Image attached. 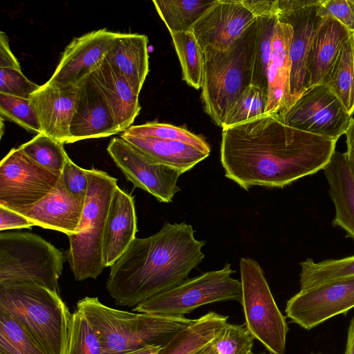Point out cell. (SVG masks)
<instances>
[{
    "label": "cell",
    "instance_id": "6da1fadb",
    "mask_svg": "<svg viewBox=\"0 0 354 354\" xmlns=\"http://www.w3.org/2000/svg\"><path fill=\"white\" fill-rule=\"evenodd\" d=\"M336 142L265 113L222 130L221 162L225 177L245 190L282 188L324 169Z\"/></svg>",
    "mask_w": 354,
    "mask_h": 354
},
{
    "label": "cell",
    "instance_id": "7a4b0ae2",
    "mask_svg": "<svg viewBox=\"0 0 354 354\" xmlns=\"http://www.w3.org/2000/svg\"><path fill=\"white\" fill-rule=\"evenodd\" d=\"M194 232L186 223L166 222L155 234L135 238L111 266L106 287L115 304L136 306L188 279L205 257L206 242Z\"/></svg>",
    "mask_w": 354,
    "mask_h": 354
},
{
    "label": "cell",
    "instance_id": "3957f363",
    "mask_svg": "<svg viewBox=\"0 0 354 354\" xmlns=\"http://www.w3.org/2000/svg\"><path fill=\"white\" fill-rule=\"evenodd\" d=\"M95 331L102 354H121L153 346L163 347L196 319L184 316L133 313L110 308L97 297H86L77 303Z\"/></svg>",
    "mask_w": 354,
    "mask_h": 354
},
{
    "label": "cell",
    "instance_id": "277c9868",
    "mask_svg": "<svg viewBox=\"0 0 354 354\" xmlns=\"http://www.w3.org/2000/svg\"><path fill=\"white\" fill-rule=\"evenodd\" d=\"M0 312L19 322L46 354H68L73 314L59 293L32 282L1 283Z\"/></svg>",
    "mask_w": 354,
    "mask_h": 354
},
{
    "label": "cell",
    "instance_id": "5b68a950",
    "mask_svg": "<svg viewBox=\"0 0 354 354\" xmlns=\"http://www.w3.org/2000/svg\"><path fill=\"white\" fill-rule=\"evenodd\" d=\"M257 19L227 50L203 49L201 97L205 112L222 127L225 115L243 91L251 85Z\"/></svg>",
    "mask_w": 354,
    "mask_h": 354
},
{
    "label": "cell",
    "instance_id": "8992f818",
    "mask_svg": "<svg viewBox=\"0 0 354 354\" xmlns=\"http://www.w3.org/2000/svg\"><path fill=\"white\" fill-rule=\"evenodd\" d=\"M88 186L78 232L68 236L66 258L75 279H96L105 268L103 236L117 179L95 169H86Z\"/></svg>",
    "mask_w": 354,
    "mask_h": 354
},
{
    "label": "cell",
    "instance_id": "52a82bcc",
    "mask_svg": "<svg viewBox=\"0 0 354 354\" xmlns=\"http://www.w3.org/2000/svg\"><path fill=\"white\" fill-rule=\"evenodd\" d=\"M64 261L62 252L39 235L0 234V284L32 282L59 293Z\"/></svg>",
    "mask_w": 354,
    "mask_h": 354
},
{
    "label": "cell",
    "instance_id": "ba28073f",
    "mask_svg": "<svg viewBox=\"0 0 354 354\" xmlns=\"http://www.w3.org/2000/svg\"><path fill=\"white\" fill-rule=\"evenodd\" d=\"M235 272L227 263L221 269L205 272L152 296L136 306L139 313L184 316L201 306L235 300L241 303V282L231 277Z\"/></svg>",
    "mask_w": 354,
    "mask_h": 354
},
{
    "label": "cell",
    "instance_id": "9c48e42d",
    "mask_svg": "<svg viewBox=\"0 0 354 354\" xmlns=\"http://www.w3.org/2000/svg\"><path fill=\"white\" fill-rule=\"evenodd\" d=\"M239 265L245 325L270 354H285L289 328L261 267L255 260L245 257L240 259Z\"/></svg>",
    "mask_w": 354,
    "mask_h": 354
},
{
    "label": "cell",
    "instance_id": "30bf717a",
    "mask_svg": "<svg viewBox=\"0 0 354 354\" xmlns=\"http://www.w3.org/2000/svg\"><path fill=\"white\" fill-rule=\"evenodd\" d=\"M61 176L13 148L0 162V206L17 212L28 208L47 196Z\"/></svg>",
    "mask_w": 354,
    "mask_h": 354
},
{
    "label": "cell",
    "instance_id": "8fae6325",
    "mask_svg": "<svg viewBox=\"0 0 354 354\" xmlns=\"http://www.w3.org/2000/svg\"><path fill=\"white\" fill-rule=\"evenodd\" d=\"M279 115L289 127L335 142L345 134L353 119L340 100L324 84L310 86Z\"/></svg>",
    "mask_w": 354,
    "mask_h": 354
},
{
    "label": "cell",
    "instance_id": "7c38bea8",
    "mask_svg": "<svg viewBox=\"0 0 354 354\" xmlns=\"http://www.w3.org/2000/svg\"><path fill=\"white\" fill-rule=\"evenodd\" d=\"M319 0H277L279 21L292 28L290 46V106L309 88L308 55L313 37L324 18L319 12Z\"/></svg>",
    "mask_w": 354,
    "mask_h": 354
},
{
    "label": "cell",
    "instance_id": "4fadbf2b",
    "mask_svg": "<svg viewBox=\"0 0 354 354\" xmlns=\"http://www.w3.org/2000/svg\"><path fill=\"white\" fill-rule=\"evenodd\" d=\"M354 308V276L337 279L300 290L286 303L291 322L310 330Z\"/></svg>",
    "mask_w": 354,
    "mask_h": 354
},
{
    "label": "cell",
    "instance_id": "5bb4252c",
    "mask_svg": "<svg viewBox=\"0 0 354 354\" xmlns=\"http://www.w3.org/2000/svg\"><path fill=\"white\" fill-rule=\"evenodd\" d=\"M106 150L135 187L151 194L158 201L170 203L180 191L177 181L182 171L151 161L122 137L111 139Z\"/></svg>",
    "mask_w": 354,
    "mask_h": 354
},
{
    "label": "cell",
    "instance_id": "9a60e30c",
    "mask_svg": "<svg viewBox=\"0 0 354 354\" xmlns=\"http://www.w3.org/2000/svg\"><path fill=\"white\" fill-rule=\"evenodd\" d=\"M256 19L241 0H216L191 31L203 50L207 46L227 50Z\"/></svg>",
    "mask_w": 354,
    "mask_h": 354
},
{
    "label": "cell",
    "instance_id": "2e32d148",
    "mask_svg": "<svg viewBox=\"0 0 354 354\" xmlns=\"http://www.w3.org/2000/svg\"><path fill=\"white\" fill-rule=\"evenodd\" d=\"M119 32L102 28L75 37L66 47L51 84L77 86L103 60Z\"/></svg>",
    "mask_w": 354,
    "mask_h": 354
},
{
    "label": "cell",
    "instance_id": "e0dca14e",
    "mask_svg": "<svg viewBox=\"0 0 354 354\" xmlns=\"http://www.w3.org/2000/svg\"><path fill=\"white\" fill-rule=\"evenodd\" d=\"M78 86L47 82L29 100L37 115L42 133L69 143L70 125L75 112Z\"/></svg>",
    "mask_w": 354,
    "mask_h": 354
},
{
    "label": "cell",
    "instance_id": "ac0fdd59",
    "mask_svg": "<svg viewBox=\"0 0 354 354\" xmlns=\"http://www.w3.org/2000/svg\"><path fill=\"white\" fill-rule=\"evenodd\" d=\"M69 143L120 133L107 102L90 75L78 84Z\"/></svg>",
    "mask_w": 354,
    "mask_h": 354
},
{
    "label": "cell",
    "instance_id": "d6986e66",
    "mask_svg": "<svg viewBox=\"0 0 354 354\" xmlns=\"http://www.w3.org/2000/svg\"><path fill=\"white\" fill-rule=\"evenodd\" d=\"M85 199L66 188L62 177L55 187L35 205L17 212L35 225L62 232L69 236L78 232Z\"/></svg>",
    "mask_w": 354,
    "mask_h": 354
},
{
    "label": "cell",
    "instance_id": "ffe728a7",
    "mask_svg": "<svg viewBox=\"0 0 354 354\" xmlns=\"http://www.w3.org/2000/svg\"><path fill=\"white\" fill-rule=\"evenodd\" d=\"M137 232V218L133 197L118 186L110 203L104 227L102 257L111 267L128 249Z\"/></svg>",
    "mask_w": 354,
    "mask_h": 354
},
{
    "label": "cell",
    "instance_id": "44dd1931",
    "mask_svg": "<svg viewBox=\"0 0 354 354\" xmlns=\"http://www.w3.org/2000/svg\"><path fill=\"white\" fill-rule=\"evenodd\" d=\"M292 36V26L278 20L272 41L271 57L268 70L266 114H282L290 106V46Z\"/></svg>",
    "mask_w": 354,
    "mask_h": 354
},
{
    "label": "cell",
    "instance_id": "7402d4cb",
    "mask_svg": "<svg viewBox=\"0 0 354 354\" xmlns=\"http://www.w3.org/2000/svg\"><path fill=\"white\" fill-rule=\"evenodd\" d=\"M90 76L107 102L120 132H124L140 113L139 95L104 58Z\"/></svg>",
    "mask_w": 354,
    "mask_h": 354
},
{
    "label": "cell",
    "instance_id": "603a6c76",
    "mask_svg": "<svg viewBox=\"0 0 354 354\" xmlns=\"http://www.w3.org/2000/svg\"><path fill=\"white\" fill-rule=\"evenodd\" d=\"M147 44L145 35L119 33L104 57L138 95L149 73Z\"/></svg>",
    "mask_w": 354,
    "mask_h": 354
},
{
    "label": "cell",
    "instance_id": "cb8c5ba5",
    "mask_svg": "<svg viewBox=\"0 0 354 354\" xmlns=\"http://www.w3.org/2000/svg\"><path fill=\"white\" fill-rule=\"evenodd\" d=\"M329 195L335 209L332 221L354 239V176L348 165L346 153L335 151L324 168Z\"/></svg>",
    "mask_w": 354,
    "mask_h": 354
},
{
    "label": "cell",
    "instance_id": "d4e9b609",
    "mask_svg": "<svg viewBox=\"0 0 354 354\" xmlns=\"http://www.w3.org/2000/svg\"><path fill=\"white\" fill-rule=\"evenodd\" d=\"M352 34L333 17L327 15L322 19L313 37L308 55L309 88L322 84L342 44Z\"/></svg>",
    "mask_w": 354,
    "mask_h": 354
},
{
    "label": "cell",
    "instance_id": "484cf974",
    "mask_svg": "<svg viewBox=\"0 0 354 354\" xmlns=\"http://www.w3.org/2000/svg\"><path fill=\"white\" fill-rule=\"evenodd\" d=\"M148 159L176 169L183 174L207 158L205 152L190 144L152 138L121 136Z\"/></svg>",
    "mask_w": 354,
    "mask_h": 354
},
{
    "label": "cell",
    "instance_id": "4316f807",
    "mask_svg": "<svg viewBox=\"0 0 354 354\" xmlns=\"http://www.w3.org/2000/svg\"><path fill=\"white\" fill-rule=\"evenodd\" d=\"M227 316L209 312L177 334L158 354H194L215 336L227 323Z\"/></svg>",
    "mask_w": 354,
    "mask_h": 354
},
{
    "label": "cell",
    "instance_id": "83f0119b",
    "mask_svg": "<svg viewBox=\"0 0 354 354\" xmlns=\"http://www.w3.org/2000/svg\"><path fill=\"white\" fill-rule=\"evenodd\" d=\"M322 84L332 90L350 115L354 113L353 33L342 44Z\"/></svg>",
    "mask_w": 354,
    "mask_h": 354
},
{
    "label": "cell",
    "instance_id": "f1b7e54d",
    "mask_svg": "<svg viewBox=\"0 0 354 354\" xmlns=\"http://www.w3.org/2000/svg\"><path fill=\"white\" fill-rule=\"evenodd\" d=\"M216 0H153L169 33L191 30L194 24Z\"/></svg>",
    "mask_w": 354,
    "mask_h": 354
},
{
    "label": "cell",
    "instance_id": "f546056e",
    "mask_svg": "<svg viewBox=\"0 0 354 354\" xmlns=\"http://www.w3.org/2000/svg\"><path fill=\"white\" fill-rule=\"evenodd\" d=\"M277 22L276 14L257 17L251 85L260 88L267 96L268 70L271 57L272 41Z\"/></svg>",
    "mask_w": 354,
    "mask_h": 354
},
{
    "label": "cell",
    "instance_id": "4dcf8cb0",
    "mask_svg": "<svg viewBox=\"0 0 354 354\" xmlns=\"http://www.w3.org/2000/svg\"><path fill=\"white\" fill-rule=\"evenodd\" d=\"M180 61L183 80L196 89L202 87L204 53L191 30L170 33Z\"/></svg>",
    "mask_w": 354,
    "mask_h": 354
},
{
    "label": "cell",
    "instance_id": "1f68e13d",
    "mask_svg": "<svg viewBox=\"0 0 354 354\" xmlns=\"http://www.w3.org/2000/svg\"><path fill=\"white\" fill-rule=\"evenodd\" d=\"M299 265L301 268L299 274L300 290L354 276V255L320 262H315L313 259L308 258Z\"/></svg>",
    "mask_w": 354,
    "mask_h": 354
},
{
    "label": "cell",
    "instance_id": "d6a6232c",
    "mask_svg": "<svg viewBox=\"0 0 354 354\" xmlns=\"http://www.w3.org/2000/svg\"><path fill=\"white\" fill-rule=\"evenodd\" d=\"M254 337L245 324L227 323L218 334L194 354H248Z\"/></svg>",
    "mask_w": 354,
    "mask_h": 354
},
{
    "label": "cell",
    "instance_id": "836d02e7",
    "mask_svg": "<svg viewBox=\"0 0 354 354\" xmlns=\"http://www.w3.org/2000/svg\"><path fill=\"white\" fill-rule=\"evenodd\" d=\"M0 354H46L15 319L0 312Z\"/></svg>",
    "mask_w": 354,
    "mask_h": 354
},
{
    "label": "cell",
    "instance_id": "e575fe53",
    "mask_svg": "<svg viewBox=\"0 0 354 354\" xmlns=\"http://www.w3.org/2000/svg\"><path fill=\"white\" fill-rule=\"evenodd\" d=\"M64 144L44 133H39L20 145L19 149L41 166L62 172L69 158L64 150Z\"/></svg>",
    "mask_w": 354,
    "mask_h": 354
},
{
    "label": "cell",
    "instance_id": "d590c367",
    "mask_svg": "<svg viewBox=\"0 0 354 354\" xmlns=\"http://www.w3.org/2000/svg\"><path fill=\"white\" fill-rule=\"evenodd\" d=\"M123 134L136 137L178 140L190 144L209 153L211 151L209 144L202 136L194 134L185 128L170 124L152 122L131 126L123 132Z\"/></svg>",
    "mask_w": 354,
    "mask_h": 354
},
{
    "label": "cell",
    "instance_id": "8d00e7d4",
    "mask_svg": "<svg viewBox=\"0 0 354 354\" xmlns=\"http://www.w3.org/2000/svg\"><path fill=\"white\" fill-rule=\"evenodd\" d=\"M267 95L259 87L250 85L227 113L222 129L237 125L266 113Z\"/></svg>",
    "mask_w": 354,
    "mask_h": 354
},
{
    "label": "cell",
    "instance_id": "74e56055",
    "mask_svg": "<svg viewBox=\"0 0 354 354\" xmlns=\"http://www.w3.org/2000/svg\"><path fill=\"white\" fill-rule=\"evenodd\" d=\"M1 118L13 122L30 133H42L36 111L29 99L0 93Z\"/></svg>",
    "mask_w": 354,
    "mask_h": 354
},
{
    "label": "cell",
    "instance_id": "f35d334b",
    "mask_svg": "<svg viewBox=\"0 0 354 354\" xmlns=\"http://www.w3.org/2000/svg\"><path fill=\"white\" fill-rule=\"evenodd\" d=\"M68 354H102L98 337L84 314L76 308L73 313V324Z\"/></svg>",
    "mask_w": 354,
    "mask_h": 354
},
{
    "label": "cell",
    "instance_id": "ab89813d",
    "mask_svg": "<svg viewBox=\"0 0 354 354\" xmlns=\"http://www.w3.org/2000/svg\"><path fill=\"white\" fill-rule=\"evenodd\" d=\"M40 86L29 80L20 70L0 68V93L29 99Z\"/></svg>",
    "mask_w": 354,
    "mask_h": 354
},
{
    "label": "cell",
    "instance_id": "60d3db41",
    "mask_svg": "<svg viewBox=\"0 0 354 354\" xmlns=\"http://www.w3.org/2000/svg\"><path fill=\"white\" fill-rule=\"evenodd\" d=\"M319 12L329 15L354 33V4L352 0H319Z\"/></svg>",
    "mask_w": 354,
    "mask_h": 354
},
{
    "label": "cell",
    "instance_id": "b9f144b4",
    "mask_svg": "<svg viewBox=\"0 0 354 354\" xmlns=\"http://www.w3.org/2000/svg\"><path fill=\"white\" fill-rule=\"evenodd\" d=\"M61 177L68 192L76 197L86 198L88 186L86 169L80 167L68 158Z\"/></svg>",
    "mask_w": 354,
    "mask_h": 354
},
{
    "label": "cell",
    "instance_id": "7bdbcfd3",
    "mask_svg": "<svg viewBox=\"0 0 354 354\" xmlns=\"http://www.w3.org/2000/svg\"><path fill=\"white\" fill-rule=\"evenodd\" d=\"M34 223L22 214L0 206V230L30 228Z\"/></svg>",
    "mask_w": 354,
    "mask_h": 354
},
{
    "label": "cell",
    "instance_id": "ee69618b",
    "mask_svg": "<svg viewBox=\"0 0 354 354\" xmlns=\"http://www.w3.org/2000/svg\"><path fill=\"white\" fill-rule=\"evenodd\" d=\"M0 68L21 71L20 64L12 53L6 34L0 32Z\"/></svg>",
    "mask_w": 354,
    "mask_h": 354
},
{
    "label": "cell",
    "instance_id": "f6af8a7d",
    "mask_svg": "<svg viewBox=\"0 0 354 354\" xmlns=\"http://www.w3.org/2000/svg\"><path fill=\"white\" fill-rule=\"evenodd\" d=\"M241 2L253 13L256 18L266 15H277V0H241Z\"/></svg>",
    "mask_w": 354,
    "mask_h": 354
},
{
    "label": "cell",
    "instance_id": "bcb514c9",
    "mask_svg": "<svg viewBox=\"0 0 354 354\" xmlns=\"http://www.w3.org/2000/svg\"><path fill=\"white\" fill-rule=\"evenodd\" d=\"M346 151V157L349 169L354 176V118L345 133Z\"/></svg>",
    "mask_w": 354,
    "mask_h": 354
},
{
    "label": "cell",
    "instance_id": "7dc6e473",
    "mask_svg": "<svg viewBox=\"0 0 354 354\" xmlns=\"http://www.w3.org/2000/svg\"><path fill=\"white\" fill-rule=\"evenodd\" d=\"M344 354H354V316L348 325L346 349Z\"/></svg>",
    "mask_w": 354,
    "mask_h": 354
},
{
    "label": "cell",
    "instance_id": "c3c4849f",
    "mask_svg": "<svg viewBox=\"0 0 354 354\" xmlns=\"http://www.w3.org/2000/svg\"><path fill=\"white\" fill-rule=\"evenodd\" d=\"M161 348L162 347L148 346L140 349L121 354H158L159 351Z\"/></svg>",
    "mask_w": 354,
    "mask_h": 354
},
{
    "label": "cell",
    "instance_id": "681fc988",
    "mask_svg": "<svg viewBox=\"0 0 354 354\" xmlns=\"http://www.w3.org/2000/svg\"><path fill=\"white\" fill-rule=\"evenodd\" d=\"M248 354H266V353H253L252 352H250Z\"/></svg>",
    "mask_w": 354,
    "mask_h": 354
},
{
    "label": "cell",
    "instance_id": "f907efd6",
    "mask_svg": "<svg viewBox=\"0 0 354 354\" xmlns=\"http://www.w3.org/2000/svg\"><path fill=\"white\" fill-rule=\"evenodd\" d=\"M353 52H354V33H353Z\"/></svg>",
    "mask_w": 354,
    "mask_h": 354
},
{
    "label": "cell",
    "instance_id": "816d5d0a",
    "mask_svg": "<svg viewBox=\"0 0 354 354\" xmlns=\"http://www.w3.org/2000/svg\"><path fill=\"white\" fill-rule=\"evenodd\" d=\"M313 354H322V353H313Z\"/></svg>",
    "mask_w": 354,
    "mask_h": 354
},
{
    "label": "cell",
    "instance_id": "f5cc1de1",
    "mask_svg": "<svg viewBox=\"0 0 354 354\" xmlns=\"http://www.w3.org/2000/svg\"><path fill=\"white\" fill-rule=\"evenodd\" d=\"M352 1H353V4H354V0H352Z\"/></svg>",
    "mask_w": 354,
    "mask_h": 354
}]
</instances>
